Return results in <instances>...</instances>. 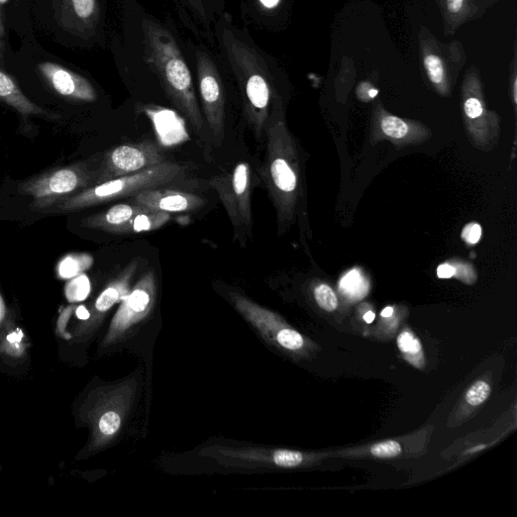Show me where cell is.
<instances>
[{"instance_id": "6da1fadb", "label": "cell", "mask_w": 517, "mask_h": 517, "mask_svg": "<svg viewBox=\"0 0 517 517\" xmlns=\"http://www.w3.org/2000/svg\"><path fill=\"white\" fill-rule=\"evenodd\" d=\"M215 42L226 70L239 88L246 118L261 134L267 130L278 102L271 58L227 12L215 26Z\"/></svg>"}, {"instance_id": "7a4b0ae2", "label": "cell", "mask_w": 517, "mask_h": 517, "mask_svg": "<svg viewBox=\"0 0 517 517\" xmlns=\"http://www.w3.org/2000/svg\"><path fill=\"white\" fill-rule=\"evenodd\" d=\"M144 60L156 74L168 98L196 131L203 127L192 73L171 29L152 17L142 21Z\"/></svg>"}, {"instance_id": "3957f363", "label": "cell", "mask_w": 517, "mask_h": 517, "mask_svg": "<svg viewBox=\"0 0 517 517\" xmlns=\"http://www.w3.org/2000/svg\"><path fill=\"white\" fill-rule=\"evenodd\" d=\"M139 380L131 375L122 381L90 390L79 408V421L90 432L80 456L87 457L107 448L122 431L133 407Z\"/></svg>"}, {"instance_id": "277c9868", "label": "cell", "mask_w": 517, "mask_h": 517, "mask_svg": "<svg viewBox=\"0 0 517 517\" xmlns=\"http://www.w3.org/2000/svg\"><path fill=\"white\" fill-rule=\"evenodd\" d=\"M186 174V166L165 162L138 173L84 189L61 201L44 214H68L93 208V206L101 203L133 197L144 190L177 182L183 179Z\"/></svg>"}, {"instance_id": "5b68a950", "label": "cell", "mask_w": 517, "mask_h": 517, "mask_svg": "<svg viewBox=\"0 0 517 517\" xmlns=\"http://www.w3.org/2000/svg\"><path fill=\"white\" fill-rule=\"evenodd\" d=\"M199 456L212 460L226 469L238 470L306 469L329 460L327 452L225 445L204 447L200 450Z\"/></svg>"}, {"instance_id": "8992f818", "label": "cell", "mask_w": 517, "mask_h": 517, "mask_svg": "<svg viewBox=\"0 0 517 517\" xmlns=\"http://www.w3.org/2000/svg\"><path fill=\"white\" fill-rule=\"evenodd\" d=\"M267 130V155L262 177L276 206L278 220L282 223L292 214L298 185L295 155L283 122L274 121Z\"/></svg>"}, {"instance_id": "52a82bcc", "label": "cell", "mask_w": 517, "mask_h": 517, "mask_svg": "<svg viewBox=\"0 0 517 517\" xmlns=\"http://www.w3.org/2000/svg\"><path fill=\"white\" fill-rule=\"evenodd\" d=\"M100 160L90 158L52 169L23 182L19 191L32 198V209L41 213L61 201L95 185V172Z\"/></svg>"}, {"instance_id": "ba28073f", "label": "cell", "mask_w": 517, "mask_h": 517, "mask_svg": "<svg viewBox=\"0 0 517 517\" xmlns=\"http://www.w3.org/2000/svg\"><path fill=\"white\" fill-rule=\"evenodd\" d=\"M230 298L238 313L257 330L261 337L285 354L297 359H306L320 350L314 341L292 328L272 310L240 293L232 292Z\"/></svg>"}, {"instance_id": "9c48e42d", "label": "cell", "mask_w": 517, "mask_h": 517, "mask_svg": "<svg viewBox=\"0 0 517 517\" xmlns=\"http://www.w3.org/2000/svg\"><path fill=\"white\" fill-rule=\"evenodd\" d=\"M199 98L206 122L214 135L225 134L227 92L224 64L208 44L199 42L193 49Z\"/></svg>"}, {"instance_id": "30bf717a", "label": "cell", "mask_w": 517, "mask_h": 517, "mask_svg": "<svg viewBox=\"0 0 517 517\" xmlns=\"http://www.w3.org/2000/svg\"><path fill=\"white\" fill-rule=\"evenodd\" d=\"M157 298L155 273H146L122 300L102 348H109L127 339L134 329L152 313Z\"/></svg>"}, {"instance_id": "8fae6325", "label": "cell", "mask_w": 517, "mask_h": 517, "mask_svg": "<svg viewBox=\"0 0 517 517\" xmlns=\"http://www.w3.org/2000/svg\"><path fill=\"white\" fill-rule=\"evenodd\" d=\"M434 433L433 426H427L409 435L383 440L361 446L328 451V459L341 460H401L426 455Z\"/></svg>"}, {"instance_id": "7c38bea8", "label": "cell", "mask_w": 517, "mask_h": 517, "mask_svg": "<svg viewBox=\"0 0 517 517\" xmlns=\"http://www.w3.org/2000/svg\"><path fill=\"white\" fill-rule=\"evenodd\" d=\"M211 185L218 192L233 224L236 237L251 234V170L246 162L237 164L233 171L215 176Z\"/></svg>"}, {"instance_id": "4fadbf2b", "label": "cell", "mask_w": 517, "mask_h": 517, "mask_svg": "<svg viewBox=\"0 0 517 517\" xmlns=\"http://www.w3.org/2000/svg\"><path fill=\"white\" fill-rule=\"evenodd\" d=\"M166 162L161 148L153 142L123 145L108 152L95 172V185L138 173Z\"/></svg>"}, {"instance_id": "5bb4252c", "label": "cell", "mask_w": 517, "mask_h": 517, "mask_svg": "<svg viewBox=\"0 0 517 517\" xmlns=\"http://www.w3.org/2000/svg\"><path fill=\"white\" fill-rule=\"evenodd\" d=\"M138 263L132 262L115 280H113L96 298L88 320L75 330V340L88 341L99 328L110 310L129 294L131 283L137 272Z\"/></svg>"}, {"instance_id": "9a60e30c", "label": "cell", "mask_w": 517, "mask_h": 517, "mask_svg": "<svg viewBox=\"0 0 517 517\" xmlns=\"http://www.w3.org/2000/svg\"><path fill=\"white\" fill-rule=\"evenodd\" d=\"M183 24L199 40L211 46L215 42V26L226 13V0H173Z\"/></svg>"}, {"instance_id": "2e32d148", "label": "cell", "mask_w": 517, "mask_h": 517, "mask_svg": "<svg viewBox=\"0 0 517 517\" xmlns=\"http://www.w3.org/2000/svg\"><path fill=\"white\" fill-rule=\"evenodd\" d=\"M132 202L146 210L168 214L193 212L202 208L205 203L201 196L163 186L136 194L132 197Z\"/></svg>"}, {"instance_id": "e0dca14e", "label": "cell", "mask_w": 517, "mask_h": 517, "mask_svg": "<svg viewBox=\"0 0 517 517\" xmlns=\"http://www.w3.org/2000/svg\"><path fill=\"white\" fill-rule=\"evenodd\" d=\"M42 76L49 86L59 95L77 102H94L97 92L83 76L59 64L43 62L39 65Z\"/></svg>"}, {"instance_id": "ac0fdd59", "label": "cell", "mask_w": 517, "mask_h": 517, "mask_svg": "<svg viewBox=\"0 0 517 517\" xmlns=\"http://www.w3.org/2000/svg\"><path fill=\"white\" fill-rule=\"evenodd\" d=\"M146 211L143 206L134 202L120 203L112 206L111 209L85 218L81 221V226L87 229L99 230L114 234L115 231L127 224L138 214Z\"/></svg>"}, {"instance_id": "d6986e66", "label": "cell", "mask_w": 517, "mask_h": 517, "mask_svg": "<svg viewBox=\"0 0 517 517\" xmlns=\"http://www.w3.org/2000/svg\"><path fill=\"white\" fill-rule=\"evenodd\" d=\"M0 100L26 116L46 115V112L35 105L22 92L17 82L3 70H0Z\"/></svg>"}, {"instance_id": "ffe728a7", "label": "cell", "mask_w": 517, "mask_h": 517, "mask_svg": "<svg viewBox=\"0 0 517 517\" xmlns=\"http://www.w3.org/2000/svg\"><path fill=\"white\" fill-rule=\"evenodd\" d=\"M401 357L412 367L424 370L427 362L423 344L409 328H404L396 338Z\"/></svg>"}, {"instance_id": "44dd1931", "label": "cell", "mask_w": 517, "mask_h": 517, "mask_svg": "<svg viewBox=\"0 0 517 517\" xmlns=\"http://www.w3.org/2000/svg\"><path fill=\"white\" fill-rule=\"evenodd\" d=\"M170 219L171 216L168 213L146 210L118 228L114 234L129 235L156 231L166 225Z\"/></svg>"}, {"instance_id": "7402d4cb", "label": "cell", "mask_w": 517, "mask_h": 517, "mask_svg": "<svg viewBox=\"0 0 517 517\" xmlns=\"http://www.w3.org/2000/svg\"><path fill=\"white\" fill-rule=\"evenodd\" d=\"M282 2L283 0H242V12L245 19L267 28L270 18L277 14Z\"/></svg>"}, {"instance_id": "603a6c76", "label": "cell", "mask_w": 517, "mask_h": 517, "mask_svg": "<svg viewBox=\"0 0 517 517\" xmlns=\"http://www.w3.org/2000/svg\"><path fill=\"white\" fill-rule=\"evenodd\" d=\"M93 258L85 253H73L63 257L57 266V275L62 280H68L82 275L91 268Z\"/></svg>"}, {"instance_id": "cb8c5ba5", "label": "cell", "mask_w": 517, "mask_h": 517, "mask_svg": "<svg viewBox=\"0 0 517 517\" xmlns=\"http://www.w3.org/2000/svg\"><path fill=\"white\" fill-rule=\"evenodd\" d=\"M69 3L79 25L84 30L93 31L99 17L97 0H69Z\"/></svg>"}, {"instance_id": "d4e9b609", "label": "cell", "mask_w": 517, "mask_h": 517, "mask_svg": "<svg viewBox=\"0 0 517 517\" xmlns=\"http://www.w3.org/2000/svg\"><path fill=\"white\" fill-rule=\"evenodd\" d=\"M491 389V383L486 378L475 381L465 392L460 410L473 412L488 400Z\"/></svg>"}, {"instance_id": "484cf974", "label": "cell", "mask_w": 517, "mask_h": 517, "mask_svg": "<svg viewBox=\"0 0 517 517\" xmlns=\"http://www.w3.org/2000/svg\"><path fill=\"white\" fill-rule=\"evenodd\" d=\"M395 308L393 306H386L381 314L380 321L373 334L376 338L381 340L391 339L395 336L399 328L400 320L395 315Z\"/></svg>"}, {"instance_id": "4316f807", "label": "cell", "mask_w": 517, "mask_h": 517, "mask_svg": "<svg viewBox=\"0 0 517 517\" xmlns=\"http://www.w3.org/2000/svg\"><path fill=\"white\" fill-rule=\"evenodd\" d=\"M340 288L346 296L358 299L366 295L368 284L358 270H352L343 277Z\"/></svg>"}, {"instance_id": "83f0119b", "label": "cell", "mask_w": 517, "mask_h": 517, "mask_svg": "<svg viewBox=\"0 0 517 517\" xmlns=\"http://www.w3.org/2000/svg\"><path fill=\"white\" fill-rule=\"evenodd\" d=\"M314 296L318 305L327 313H333L339 307V298L336 292L327 284H320L315 287Z\"/></svg>"}, {"instance_id": "f1b7e54d", "label": "cell", "mask_w": 517, "mask_h": 517, "mask_svg": "<svg viewBox=\"0 0 517 517\" xmlns=\"http://www.w3.org/2000/svg\"><path fill=\"white\" fill-rule=\"evenodd\" d=\"M0 349L9 356L22 355L25 351L24 334L22 331L15 330L8 333Z\"/></svg>"}, {"instance_id": "f546056e", "label": "cell", "mask_w": 517, "mask_h": 517, "mask_svg": "<svg viewBox=\"0 0 517 517\" xmlns=\"http://www.w3.org/2000/svg\"><path fill=\"white\" fill-rule=\"evenodd\" d=\"M383 133L391 139L400 140L408 134V126L396 117H385L381 122Z\"/></svg>"}, {"instance_id": "4dcf8cb0", "label": "cell", "mask_w": 517, "mask_h": 517, "mask_svg": "<svg viewBox=\"0 0 517 517\" xmlns=\"http://www.w3.org/2000/svg\"><path fill=\"white\" fill-rule=\"evenodd\" d=\"M90 291V284L85 276H77L66 287V296L69 301L77 302L84 300Z\"/></svg>"}, {"instance_id": "1f68e13d", "label": "cell", "mask_w": 517, "mask_h": 517, "mask_svg": "<svg viewBox=\"0 0 517 517\" xmlns=\"http://www.w3.org/2000/svg\"><path fill=\"white\" fill-rule=\"evenodd\" d=\"M425 68L431 81L436 85H441L444 82V64L439 56L428 55L425 57Z\"/></svg>"}, {"instance_id": "d6a6232c", "label": "cell", "mask_w": 517, "mask_h": 517, "mask_svg": "<svg viewBox=\"0 0 517 517\" xmlns=\"http://www.w3.org/2000/svg\"><path fill=\"white\" fill-rule=\"evenodd\" d=\"M464 111L466 116L471 120H477L484 114L481 101L476 97H469L464 103Z\"/></svg>"}, {"instance_id": "836d02e7", "label": "cell", "mask_w": 517, "mask_h": 517, "mask_svg": "<svg viewBox=\"0 0 517 517\" xmlns=\"http://www.w3.org/2000/svg\"><path fill=\"white\" fill-rule=\"evenodd\" d=\"M482 236V229L478 224H469L462 233V238L470 245L479 243Z\"/></svg>"}, {"instance_id": "e575fe53", "label": "cell", "mask_w": 517, "mask_h": 517, "mask_svg": "<svg viewBox=\"0 0 517 517\" xmlns=\"http://www.w3.org/2000/svg\"><path fill=\"white\" fill-rule=\"evenodd\" d=\"M10 312L5 298L0 292V334H3L10 326Z\"/></svg>"}, {"instance_id": "d590c367", "label": "cell", "mask_w": 517, "mask_h": 517, "mask_svg": "<svg viewBox=\"0 0 517 517\" xmlns=\"http://www.w3.org/2000/svg\"><path fill=\"white\" fill-rule=\"evenodd\" d=\"M456 267L450 264H442L437 269V275L440 279H450L456 275Z\"/></svg>"}, {"instance_id": "8d00e7d4", "label": "cell", "mask_w": 517, "mask_h": 517, "mask_svg": "<svg viewBox=\"0 0 517 517\" xmlns=\"http://www.w3.org/2000/svg\"><path fill=\"white\" fill-rule=\"evenodd\" d=\"M465 0H447V6L452 14H458L463 9Z\"/></svg>"}, {"instance_id": "74e56055", "label": "cell", "mask_w": 517, "mask_h": 517, "mask_svg": "<svg viewBox=\"0 0 517 517\" xmlns=\"http://www.w3.org/2000/svg\"><path fill=\"white\" fill-rule=\"evenodd\" d=\"M376 315L373 310H368V312L363 316V320L366 324L371 325L375 321Z\"/></svg>"}, {"instance_id": "f35d334b", "label": "cell", "mask_w": 517, "mask_h": 517, "mask_svg": "<svg viewBox=\"0 0 517 517\" xmlns=\"http://www.w3.org/2000/svg\"><path fill=\"white\" fill-rule=\"evenodd\" d=\"M3 33H4V26H3V22H2V16H0V60H2V50H3L2 37H3Z\"/></svg>"}, {"instance_id": "ab89813d", "label": "cell", "mask_w": 517, "mask_h": 517, "mask_svg": "<svg viewBox=\"0 0 517 517\" xmlns=\"http://www.w3.org/2000/svg\"><path fill=\"white\" fill-rule=\"evenodd\" d=\"M377 94H378V90H377V89H370V90H369V97H370V98H374V97H376V96H377Z\"/></svg>"}, {"instance_id": "60d3db41", "label": "cell", "mask_w": 517, "mask_h": 517, "mask_svg": "<svg viewBox=\"0 0 517 517\" xmlns=\"http://www.w3.org/2000/svg\"><path fill=\"white\" fill-rule=\"evenodd\" d=\"M9 2V0H0V5H5Z\"/></svg>"}]
</instances>
